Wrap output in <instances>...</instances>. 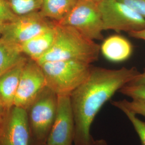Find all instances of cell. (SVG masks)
I'll use <instances>...</instances> for the list:
<instances>
[{"instance_id": "277c9868", "label": "cell", "mask_w": 145, "mask_h": 145, "mask_svg": "<svg viewBox=\"0 0 145 145\" xmlns=\"http://www.w3.org/2000/svg\"><path fill=\"white\" fill-rule=\"evenodd\" d=\"M58 96L46 86L27 109L31 135L45 145L57 114Z\"/></svg>"}, {"instance_id": "e0dca14e", "label": "cell", "mask_w": 145, "mask_h": 145, "mask_svg": "<svg viewBox=\"0 0 145 145\" xmlns=\"http://www.w3.org/2000/svg\"><path fill=\"white\" fill-rule=\"evenodd\" d=\"M124 113L133 126L135 131L138 135L141 145H145V121L139 119L135 113L123 106L117 108Z\"/></svg>"}, {"instance_id": "ac0fdd59", "label": "cell", "mask_w": 145, "mask_h": 145, "mask_svg": "<svg viewBox=\"0 0 145 145\" xmlns=\"http://www.w3.org/2000/svg\"><path fill=\"white\" fill-rule=\"evenodd\" d=\"M112 104L116 108L123 106L129 110L136 114H140L145 117V102L140 100L132 99L128 101L124 99L122 101H113Z\"/></svg>"}, {"instance_id": "d4e9b609", "label": "cell", "mask_w": 145, "mask_h": 145, "mask_svg": "<svg viewBox=\"0 0 145 145\" xmlns=\"http://www.w3.org/2000/svg\"><path fill=\"white\" fill-rule=\"evenodd\" d=\"M95 145H108V144L104 140H98L95 141Z\"/></svg>"}, {"instance_id": "603a6c76", "label": "cell", "mask_w": 145, "mask_h": 145, "mask_svg": "<svg viewBox=\"0 0 145 145\" xmlns=\"http://www.w3.org/2000/svg\"><path fill=\"white\" fill-rule=\"evenodd\" d=\"M129 33L130 36L133 38L145 41V29L141 31L130 32Z\"/></svg>"}, {"instance_id": "30bf717a", "label": "cell", "mask_w": 145, "mask_h": 145, "mask_svg": "<svg viewBox=\"0 0 145 145\" xmlns=\"http://www.w3.org/2000/svg\"><path fill=\"white\" fill-rule=\"evenodd\" d=\"M30 135L27 110L12 106L3 123L0 145H30Z\"/></svg>"}, {"instance_id": "8992f818", "label": "cell", "mask_w": 145, "mask_h": 145, "mask_svg": "<svg viewBox=\"0 0 145 145\" xmlns=\"http://www.w3.org/2000/svg\"><path fill=\"white\" fill-rule=\"evenodd\" d=\"M99 7L104 30L130 33L145 29V18L118 0H102Z\"/></svg>"}, {"instance_id": "83f0119b", "label": "cell", "mask_w": 145, "mask_h": 145, "mask_svg": "<svg viewBox=\"0 0 145 145\" xmlns=\"http://www.w3.org/2000/svg\"><path fill=\"white\" fill-rule=\"evenodd\" d=\"M2 23L0 22V38H1V29H2Z\"/></svg>"}, {"instance_id": "7402d4cb", "label": "cell", "mask_w": 145, "mask_h": 145, "mask_svg": "<svg viewBox=\"0 0 145 145\" xmlns=\"http://www.w3.org/2000/svg\"><path fill=\"white\" fill-rule=\"evenodd\" d=\"M128 84L131 85H139V84H145V72L141 73L137 76Z\"/></svg>"}, {"instance_id": "8fae6325", "label": "cell", "mask_w": 145, "mask_h": 145, "mask_svg": "<svg viewBox=\"0 0 145 145\" xmlns=\"http://www.w3.org/2000/svg\"><path fill=\"white\" fill-rule=\"evenodd\" d=\"M25 59L0 76V100L8 111L14 106L16 95Z\"/></svg>"}, {"instance_id": "4fadbf2b", "label": "cell", "mask_w": 145, "mask_h": 145, "mask_svg": "<svg viewBox=\"0 0 145 145\" xmlns=\"http://www.w3.org/2000/svg\"><path fill=\"white\" fill-rule=\"evenodd\" d=\"M101 51L110 61L120 62L130 57L132 53V44L126 38L119 35H112L104 40Z\"/></svg>"}, {"instance_id": "f1b7e54d", "label": "cell", "mask_w": 145, "mask_h": 145, "mask_svg": "<svg viewBox=\"0 0 145 145\" xmlns=\"http://www.w3.org/2000/svg\"></svg>"}, {"instance_id": "484cf974", "label": "cell", "mask_w": 145, "mask_h": 145, "mask_svg": "<svg viewBox=\"0 0 145 145\" xmlns=\"http://www.w3.org/2000/svg\"><path fill=\"white\" fill-rule=\"evenodd\" d=\"M3 123H0V139H1V132H2Z\"/></svg>"}, {"instance_id": "7c38bea8", "label": "cell", "mask_w": 145, "mask_h": 145, "mask_svg": "<svg viewBox=\"0 0 145 145\" xmlns=\"http://www.w3.org/2000/svg\"><path fill=\"white\" fill-rule=\"evenodd\" d=\"M56 35L55 26L21 44V51L29 58L38 62L52 47Z\"/></svg>"}, {"instance_id": "3957f363", "label": "cell", "mask_w": 145, "mask_h": 145, "mask_svg": "<svg viewBox=\"0 0 145 145\" xmlns=\"http://www.w3.org/2000/svg\"><path fill=\"white\" fill-rule=\"evenodd\" d=\"M39 65L47 86L57 95H71L87 78L93 67L91 64L76 60L50 61Z\"/></svg>"}, {"instance_id": "7a4b0ae2", "label": "cell", "mask_w": 145, "mask_h": 145, "mask_svg": "<svg viewBox=\"0 0 145 145\" xmlns=\"http://www.w3.org/2000/svg\"><path fill=\"white\" fill-rule=\"evenodd\" d=\"M56 35L52 47L38 61L42 63L76 60L91 64L98 60L101 46L74 27L56 23Z\"/></svg>"}, {"instance_id": "9a60e30c", "label": "cell", "mask_w": 145, "mask_h": 145, "mask_svg": "<svg viewBox=\"0 0 145 145\" xmlns=\"http://www.w3.org/2000/svg\"><path fill=\"white\" fill-rule=\"evenodd\" d=\"M20 45L0 38V76L26 58Z\"/></svg>"}, {"instance_id": "cb8c5ba5", "label": "cell", "mask_w": 145, "mask_h": 145, "mask_svg": "<svg viewBox=\"0 0 145 145\" xmlns=\"http://www.w3.org/2000/svg\"><path fill=\"white\" fill-rule=\"evenodd\" d=\"M9 111L5 108L0 100V123L4 122Z\"/></svg>"}, {"instance_id": "ffe728a7", "label": "cell", "mask_w": 145, "mask_h": 145, "mask_svg": "<svg viewBox=\"0 0 145 145\" xmlns=\"http://www.w3.org/2000/svg\"><path fill=\"white\" fill-rule=\"evenodd\" d=\"M17 16L11 9L7 0H0V22L6 23L13 21Z\"/></svg>"}, {"instance_id": "2e32d148", "label": "cell", "mask_w": 145, "mask_h": 145, "mask_svg": "<svg viewBox=\"0 0 145 145\" xmlns=\"http://www.w3.org/2000/svg\"><path fill=\"white\" fill-rule=\"evenodd\" d=\"M16 15L22 16L39 11L42 0H7Z\"/></svg>"}, {"instance_id": "9c48e42d", "label": "cell", "mask_w": 145, "mask_h": 145, "mask_svg": "<svg viewBox=\"0 0 145 145\" xmlns=\"http://www.w3.org/2000/svg\"><path fill=\"white\" fill-rule=\"evenodd\" d=\"M57 114L46 145H72L75 135V121L71 95H57Z\"/></svg>"}, {"instance_id": "5bb4252c", "label": "cell", "mask_w": 145, "mask_h": 145, "mask_svg": "<svg viewBox=\"0 0 145 145\" xmlns=\"http://www.w3.org/2000/svg\"><path fill=\"white\" fill-rule=\"evenodd\" d=\"M76 2V0H42L39 12L57 23L67 16Z\"/></svg>"}, {"instance_id": "5b68a950", "label": "cell", "mask_w": 145, "mask_h": 145, "mask_svg": "<svg viewBox=\"0 0 145 145\" xmlns=\"http://www.w3.org/2000/svg\"><path fill=\"white\" fill-rule=\"evenodd\" d=\"M58 24L71 26L93 40L103 39V24L99 2L78 1Z\"/></svg>"}, {"instance_id": "52a82bcc", "label": "cell", "mask_w": 145, "mask_h": 145, "mask_svg": "<svg viewBox=\"0 0 145 145\" xmlns=\"http://www.w3.org/2000/svg\"><path fill=\"white\" fill-rule=\"evenodd\" d=\"M56 23L39 11L17 16L13 21L3 23L1 39L18 45L56 26Z\"/></svg>"}, {"instance_id": "ba28073f", "label": "cell", "mask_w": 145, "mask_h": 145, "mask_svg": "<svg viewBox=\"0 0 145 145\" xmlns=\"http://www.w3.org/2000/svg\"><path fill=\"white\" fill-rule=\"evenodd\" d=\"M46 86L40 65L30 58L27 59L21 74L14 106L27 110Z\"/></svg>"}, {"instance_id": "6da1fadb", "label": "cell", "mask_w": 145, "mask_h": 145, "mask_svg": "<svg viewBox=\"0 0 145 145\" xmlns=\"http://www.w3.org/2000/svg\"><path fill=\"white\" fill-rule=\"evenodd\" d=\"M140 73L135 67H92L87 78L71 95L75 121L74 145H95L90 129L95 117L114 93Z\"/></svg>"}, {"instance_id": "d6986e66", "label": "cell", "mask_w": 145, "mask_h": 145, "mask_svg": "<svg viewBox=\"0 0 145 145\" xmlns=\"http://www.w3.org/2000/svg\"><path fill=\"white\" fill-rule=\"evenodd\" d=\"M119 92L132 99L145 102V84H126L119 90Z\"/></svg>"}, {"instance_id": "44dd1931", "label": "cell", "mask_w": 145, "mask_h": 145, "mask_svg": "<svg viewBox=\"0 0 145 145\" xmlns=\"http://www.w3.org/2000/svg\"><path fill=\"white\" fill-rule=\"evenodd\" d=\"M129 6L145 18V0H118Z\"/></svg>"}, {"instance_id": "4316f807", "label": "cell", "mask_w": 145, "mask_h": 145, "mask_svg": "<svg viewBox=\"0 0 145 145\" xmlns=\"http://www.w3.org/2000/svg\"><path fill=\"white\" fill-rule=\"evenodd\" d=\"M76 1H95V2H99L102 0H76Z\"/></svg>"}]
</instances>
